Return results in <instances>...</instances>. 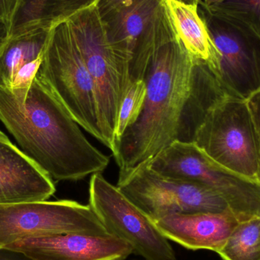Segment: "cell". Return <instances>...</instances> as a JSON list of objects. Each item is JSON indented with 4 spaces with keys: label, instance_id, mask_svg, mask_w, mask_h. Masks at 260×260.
Returning <instances> with one entry per match:
<instances>
[{
    "label": "cell",
    "instance_id": "obj_4",
    "mask_svg": "<svg viewBox=\"0 0 260 260\" xmlns=\"http://www.w3.org/2000/svg\"><path fill=\"white\" fill-rule=\"evenodd\" d=\"M38 74L75 121L106 145L94 82L68 21L50 30Z\"/></svg>",
    "mask_w": 260,
    "mask_h": 260
},
{
    "label": "cell",
    "instance_id": "obj_20",
    "mask_svg": "<svg viewBox=\"0 0 260 260\" xmlns=\"http://www.w3.org/2000/svg\"><path fill=\"white\" fill-rule=\"evenodd\" d=\"M146 93V81L144 79L136 81L130 85L119 112L117 128L114 135L115 149L117 142L121 139L125 131L133 126L140 117L143 110Z\"/></svg>",
    "mask_w": 260,
    "mask_h": 260
},
{
    "label": "cell",
    "instance_id": "obj_14",
    "mask_svg": "<svg viewBox=\"0 0 260 260\" xmlns=\"http://www.w3.org/2000/svg\"><path fill=\"white\" fill-rule=\"evenodd\" d=\"M163 3L164 0H132L100 16L108 42L129 73L136 44Z\"/></svg>",
    "mask_w": 260,
    "mask_h": 260
},
{
    "label": "cell",
    "instance_id": "obj_27",
    "mask_svg": "<svg viewBox=\"0 0 260 260\" xmlns=\"http://www.w3.org/2000/svg\"><path fill=\"white\" fill-rule=\"evenodd\" d=\"M4 133H3V132L0 131V136H4Z\"/></svg>",
    "mask_w": 260,
    "mask_h": 260
},
{
    "label": "cell",
    "instance_id": "obj_15",
    "mask_svg": "<svg viewBox=\"0 0 260 260\" xmlns=\"http://www.w3.org/2000/svg\"><path fill=\"white\" fill-rule=\"evenodd\" d=\"M176 32L189 54L217 74L219 54L198 11V4L165 0Z\"/></svg>",
    "mask_w": 260,
    "mask_h": 260
},
{
    "label": "cell",
    "instance_id": "obj_3",
    "mask_svg": "<svg viewBox=\"0 0 260 260\" xmlns=\"http://www.w3.org/2000/svg\"><path fill=\"white\" fill-rule=\"evenodd\" d=\"M179 140L193 142L221 166L260 183L259 143L247 100L213 73L197 79Z\"/></svg>",
    "mask_w": 260,
    "mask_h": 260
},
{
    "label": "cell",
    "instance_id": "obj_26",
    "mask_svg": "<svg viewBox=\"0 0 260 260\" xmlns=\"http://www.w3.org/2000/svg\"><path fill=\"white\" fill-rule=\"evenodd\" d=\"M181 1L189 3V4H198V0H181Z\"/></svg>",
    "mask_w": 260,
    "mask_h": 260
},
{
    "label": "cell",
    "instance_id": "obj_21",
    "mask_svg": "<svg viewBox=\"0 0 260 260\" xmlns=\"http://www.w3.org/2000/svg\"><path fill=\"white\" fill-rule=\"evenodd\" d=\"M19 0H0V48L10 37L12 18Z\"/></svg>",
    "mask_w": 260,
    "mask_h": 260
},
{
    "label": "cell",
    "instance_id": "obj_16",
    "mask_svg": "<svg viewBox=\"0 0 260 260\" xmlns=\"http://www.w3.org/2000/svg\"><path fill=\"white\" fill-rule=\"evenodd\" d=\"M99 0H19L12 18L10 37L37 29H50Z\"/></svg>",
    "mask_w": 260,
    "mask_h": 260
},
{
    "label": "cell",
    "instance_id": "obj_25",
    "mask_svg": "<svg viewBox=\"0 0 260 260\" xmlns=\"http://www.w3.org/2000/svg\"><path fill=\"white\" fill-rule=\"evenodd\" d=\"M224 1L226 0H198V6L205 8V9H208V8L212 7V6L219 4Z\"/></svg>",
    "mask_w": 260,
    "mask_h": 260
},
{
    "label": "cell",
    "instance_id": "obj_18",
    "mask_svg": "<svg viewBox=\"0 0 260 260\" xmlns=\"http://www.w3.org/2000/svg\"><path fill=\"white\" fill-rule=\"evenodd\" d=\"M218 254L224 260H260V217L238 223Z\"/></svg>",
    "mask_w": 260,
    "mask_h": 260
},
{
    "label": "cell",
    "instance_id": "obj_24",
    "mask_svg": "<svg viewBox=\"0 0 260 260\" xmlns=\"http://www.w3.org/2000/svg\"><path fill=\"white\" fill-rule=\"evenodd\" d=\"M0 260H36L20 250L0 247Z\"/></svg>",
    "mask_w": 260,
    "mask_h": 260
},
{
    "label": "cell",
    "instance_id": "obj_11",
    "mask_svg": "<svg viewBox=\"0 0 260 260\" xmlns=\"http://www.w3.org/2000/svg\"><path fill=\"white\" fill-rule=\"evenodd\" d=\"M5 247L36 260H125L133 253L126 243L115 237L76 233L30 237Z\"/></svg>",
    "mask_w": 260,
    "mask_h": 260
},
{
    "label": "cell",
    "instance_id": "obj_5",
    "mask_svg": "<svg viewBox=\"0 0 260 260\" xmlns=\"http://www.w3.org/2000/svg\"><path fill=\"white\" fill-rule=\"evenodd\" d=\"M68 22L95 87L105 146L114 154L119 112L132 84L129 71L108 42L96 6L79 12Z\"/></svg>",
    "mask_w": 260,
    "mask_h": 260
},
{
    "label": "cell",
    "instance_id": "obj_8",
    "mask_svg": "<svg viewBox=\"0 0 260 260\" xmlns=\"http://www.w3.org/2000/svg\"><path fill=\"white\" fill-rule=\"evenodd\" d=\"M89 206L111 236L124 241L145 260H176L168 240L139 208L102 173L89 181Z\"/></svg>",
    "mask_w": 260,
    "mask_h": 260
},
{
    "label": "cell",
    "instance_id": "obj_19",
    "mask_svg": "<svg viewBox=\"0 0 260 260\" xmlns=\"http://www.w3.org/2000/svg\"><path fill=\"white\" fill-rule=\"evenodd\" d=\"M203 9L244 24L260 37V0H226Z\"/></svg>",
    "mask_w": 260,
    "mask_h": 260
},
{
    "label": "cell",
    "instance_id": "obj_1",
    "mask_svg": "<svg viewBox=\"0 0 260 260\" xmlns=\"http://www.w3.org/2000/svg\"><path fill=\"white\" fill-rule=\"evenodd\" d=\"M154 32L143 110L113 154L119 178L179 139L193 91L197 59L182 44L165 1L154 15Z\"/></svg>",
    "mask_w": 260,
    "mask_h": 260
},
{
    "label": "cell",
    "instance_id": "obj_7",
    "mask_svg": "<svg viewBox=\"0 0 260 260\" xmlns=\"http://www.w3.org/2000/svg\"><path fill=\"white\" fill-rule=\"evenodd\" d=\"M117 187L154 222L174 214L231 212L212 189L159 174L150 167L149 160L119 178Z\"/></svg>",
    "mask_w": 260,
    "mask_h": 260
},
{
    "label": "cell",
    "instance_id": "obj_2",
    "mask_svg": "<svg viewBox=\"0 0 260 260\" xmlns=\"http://www.w3.org/2000/svg\"><path fill=\"white\" fill-rule=\"evenodd\" d=\"M0 121L54 183L102 174L109 165L38 73L24 105L0 88Z\"/></svg>",
    "mask_w": 260,
    "mask_h": 260
},
{
    "label": "cell",
    "instance_id": "obj_10",
    "mask_svg": "<svg viewBox=\"0 0 260 260\" xmlns=\"http://www.w3.org/2000/svg\"><path fill=\"white\" fill-rule=\"evenodd\" d=\"M198 11L219 54L216 76L230 91L247 100L260 90V37L238 21L199 6Z\"/></svg>",
    "mask_w": 260,
    "mask_h": 260
},
{
    "label": "cell",
    "instance_id": "obj_13",
    "mask_svg": "<svg viewBox=\"0 0 260 260\" xmlns=\"http://www.w3.org/2000/svg\"><path fill=\"white\" fill-rule=\"evenodd\" d=\"M239 221L232 212L174 214L154 221L168 240L188 250L218 253Z\"/></svg>",
    "mask_w": 260,
    "mask_h": 260
},
{
    "label": "cell",
    "instance_id": "obj_9",
    "mask_svg": "<svg viewBox=\"0 0 260 260\" xmlns=\"http://www.w3.org/2000/svg\"><path fill=\"white\" fill-rule=\"evenodd\" d=\"M70 233L110 235L89 205L73 200L0 205V247L30 237Z\"/></svg>",
    "mask_w": 260,
    "mask_h": 260
},
{
    "label": "cell",
    "instance_id": "obj_6",
    "mask_svg": "<svg viewBox=\"0 0 260 260\" xmlns=\"http://www.w3.org/2000/svg\"><path fill=\"white\" fill-rule=\"evenodd\" d=\"M149 165L159 174L212 189L239 222L260 217V183L221 166L193 142L176 139L150 160Z\"/></svg>",
    "mask_w": 260,
    "mask_h": 260
},
{
    "label": "cell",
    "instance_id": "obj_17",
    "mask_svg": "<svg viewBox=\"0 0 260 260\" xmlns=\"http://www.w3.org/2000/svg\"><path fill=\"white\" fill-rule=\"evenodd\" d=\"M50 30L37 29L5 42L0 48V88L9 89L18 72L44 55Z\"/></svg>",
    "mask_w": 260,
    "mask_h": 260
},
{
    "label": "cell",
    "instance_id": "obj_12",
    "mask_svg": "<svg viewBox=\"0 0 260 260\" xmlns=\"http://www.w3.org/2000/svg\"><path fill=\"white\" fill-rule=\"evenodd\" d=\"M55 192L53 180L6 135L0 136V205L45 201Z\"/></svg>",
    "mask_w": 260,
    "mask_h": 260
},
{
    "label": "cell",
    "instance_id": "obj_22",
    "mask_svg": "<svg viewBox=\"0 0 260 260\" xmlns=\"http://www.w3.org/2000/svg\"><path fill=\"white\" fill-rule=\"evenodd\" d=\"M259 143L260 154V90L247 100Z\"/></svg>",
    "mask_w": 260,
    "mask_h": 260
},
{
    "label": "cell",
    "instance_id": "obj_23",
    "mask_svg": "<svg viewBox=\"0 0 260 260\" xmlns=\"http://www.w3.org/2000/svg\"><path fill=\"white\" fill-rule=\"evenodd\" d=\"M132 0H99L96 5L99 15H105L108 12L120 7L122 5L129 3Z\"/></svg>",
    "mask_w": 260,
    "mask_h": 260
}]
</instances>
